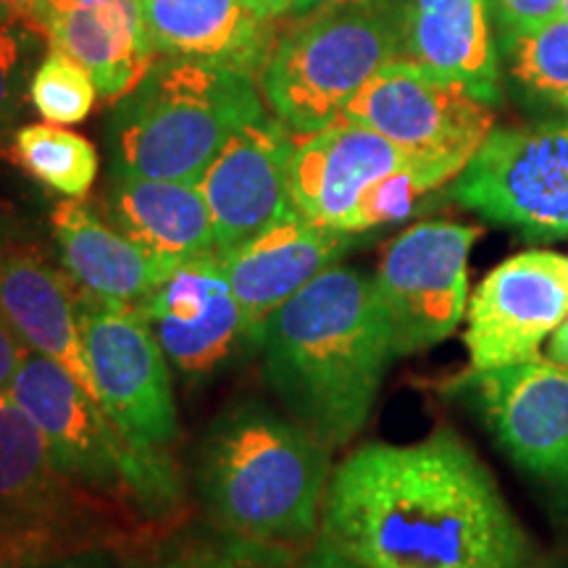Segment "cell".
<instances>
[{
    "label": "cell",
    "mask_w": 568,
    "mask_h": 568,
    "mask_svg": "<svg viewBox=\"0 0 568 568\" xmlns=\"http://www.w3.org/2000/svg\"><path fill=\"white\" fill-rule=\"evenodd\" d=\"M324 537L364 568H531L535 545L453 429L366 443L326 485Z\"/></svg>",
    "instance_id": "obj_1"
},
{
    "label": "cell",
    "mask_w": 568,
    "mask_h": 568,
    "mask_svg": "<svg viewBox=\"0 0 568 568\" xmlns=\"http://www.w3.org/2000/svg\"><path fill=\"white\" fill-rule=\"evenodd\" d=\"M258 347L284 414L329 450L364 429L395 358L374 280L343 264L290 297L266 322Z\"/></svg>",
    "instance_id": "obj_2"
},
{
    "label": "cell",
    "mask_w": 568,
    "mask_h": 568,
    "mask_svg": "<svg viewBox=\"0 0 568 568\" xmlns=\"http://www.w3.org/2000/svg\"><path fill=\"white\" fill-rule=\"evenodd\" d=\"M329 453L290 414L261 400L234 403L205 432L197 489L222 529L303 545L322 527Z\"/></svg>",
    "instance_id": "obj_3"
},
{
    "label": "cell",
    "mask_w": 568,
    "mask_h": 568,
    "mask_svg": "<svg viewBox=\"0 0 568 568\" xmlns=\"http://www.w3.org/2000/svg\"><path fill=\"white\" fill-rule=\"evenodd\" d=\"M264 116L253 77L161 55L111 113V169L197 184L226 142Z\"/></svg>",
    "instance_id": "obj_4"
},
{
    "label": "cell",
    "mask_w": 568,
    "mask_h": 568,
    "mask_svg": "<svg viewBox=\"0 0 568 568\" xmlns=\"http://www.w3.org/2000/svg\"><path fill=\"white\" fill-rule=\"evenodd\" d=\"M9 393L40 426L55 464L77 485L151 521L180 514L184 489L172 456L130 443L67 368L30 353Z\"/></svg>",
    "instance_id": "obj_5"
},
{
    "label": "cell",
    "mask_w": 568,
    "mask_h": 568,
    "mask_svg": "<svg viewBox=\"0 0 568 568\" xmlns=\"http://www.w3.org/2000/svg\"><path fill=\"white\" fill-rule=\"evenodd\" d=\"M406 59V11L322 9L295 17L276 38L261 90L293 134H314L343 119L376 71Z\"/></svg>",
    "instance_id": "obj_6"
},
{
    "label": "cell",
    "mask_w": 568,
    "mask_h": 568,
    "mask_svg": "<svg viewBox=\"0 0 568 568\" xmlns=\"http://www.w3.org/2000/svg\"><path fill=\"white\" fill-rule=\"evenodd\" d=\"M119 510L67 477L40 426L9 389L0 393V537L27 564H48L84 537L101 535L105 516Z\"/></svg>",
    "instance_id": "obj_7"
},
{
    "label": "cell",
    "mask_w": 568,
    "mask_h": 568,
    "mask_svg": "<svg viewBox=\"0 0 568 568\" xmlns=\"http://www.w3.org/2000/svg\"><path fill=\"white\" fill-rule=\"evenodd\" d=\"M343 119L458 176L495 130V105L466 84L443 80L410 59H397L364 84Z\"/></svg>",
    "instance_id": "obj_8"
},
{
    "label": "cell",
    "mask_w": 568,
    "mask_h": 568,
    "mask_svg": "<svg viewBox=\"0 0 568 568\" xmlns=\"http://www.w3.org/2000/svg\"><path fill=\"white\" fill-rule=\"evenodd\" d=\"M450 195L527 237H568V122L493 130L450 182Z\"/></svg>",
    "instance_id": "obj_9"
},
{
    "label": "cell",
    "mask_w": 568,
    "mask_h": 568,
    "mask_svg": "<svg viewBox=\"0 0 568 568\" xmlns=\"http://www.w3.org/2000/svg\"><path fill=\"white\" fill-rule=\"evenodd\" d=\"M479 237L474 224L418 222L389 240L372 280L395 358L429 351L464 322L468 255Z\"/></svg>",
    "instance_id": "obj_10"
},
{
    "label": "cell",
    "mask_w": 568,
    "mask_h": 568,
    "mask_svg": "<svg viewBox=\"0 0 568 568\" xmlns=\"http://www.w3.org/2000/svg\"><path fill=\"white\" fill-rule=\"evenodd\" d=\"M82 343L98 403L124 437L145 450H166L180 432L176 400L151 326L134 305L80 295Z\"/></svg>",
    "instance_id": "obj_11"
},
{
    "label": "cell",
    "mask_w": 568,
    "mask_h": 568,
    "mask_svg": "<svg viewBox=\"0 0 568 568\" xmlns=\"http://www.w3.org/2000/svg\"><path fill=\"white\" fill-rule=\"evenodd\" d=\"M568 316V258L524 251L497 264L466 308V351L474 372L542 358V343Z\"/></svg>",
    "instance_id": "obj_12"
},
{
    "label": "cell",
    "mask_w": 568,
    "mask_h": 568,
    "mask_svg": "<svg viewBox=\"0 0 568 568\" xmlns=\"http://www.w3.org/2000/svg\"><path fill=\"white\" fill-rule=\"evenodd\" d=\"M458 385L518 468L568 485V368L542 358L468 372Z\"/></svg>",
    "instance_id": "obj_13"
},
{
    "label": "cell",
    "mask_w": 568,
    "mask_h": 568,
    "mask_svg": "<svg viewBox=\"0 0 568 568\" xmlns=\"http://www.w3.org/2000/svg\"><path fill=\"white\" fill-rule=\"evenodd\" d=\"M169 364L209 376L251 347L243 308L216 253L176 264L138 305Z\"/></svg>",
    "instance_id": "obj_14"
},
{
    "label": "cell",
    "mask_w": 568,
    "mask_h": 568,
    "mask_svg": "<svg viewBox=\"0 0 568 568\" xmlns=\"http://www.w3.org/2000/svg\"><path fill=\"white\" fill-rule=\"evenodd\" d=\"M293 153V132L276 116H264L234 134L205 169L197 187L209 203L219 258L295 211L290 197Z\"/></svg>",
    "instance_id": "obj_15"
},
{
    "label": "cell",
    "mask_w": 568,
    "mask_h": 568,
    "mask_svg": "<svg viewBox=\"0 0 568 568\" xmlns=\"http://www.w3.org/2000/svg\"><path fill=\"white\" fill-rule=\"evenodd\" d=\"M414 161L368 126L345 122L295 140L290 197L295 213L324 230L355 234V216L376 190Z\"/></svg>",
    "instance_id": "obj_16"
},
{
    "label": "cell",
    "mask_w": 568,
    "mask_h": 568,
    "mask_svg": "<svg viewBox=\"0 0 568 568\" xmlns=\"http://www.w3.org/2000/svg\"><path fill=\"white\" fill-rule=\"evenodd\" d=\"M353 237L355 234L324 230L293 211L272 230L224 255L226 280L243 308L251 347L261 345L266 322L290 297L343 261L353 247Z\"/></svg>",
    "instance_id": "obj_17"
},
{
    "label": "cell",
    "mask_w": 568,
    "mask_h": 568,
    "mask_svg": "<svg viewBox=\"0 0 568 568\" xmlns=\"http://www.w3.org/2000/svg\"><path fill=\"white\" fill-rule=\"evenodd\" d=\"M0 314L32 353L67 368L98 400L82 343L77 284L38 247L11 240L0 251Z\"/></svg>",
    "instance_id": "obj_18"
},
{
    "label": "cell",
    "mask_w": 568,
    "mask_h": 568,
    "mask_svg": "<svg viewBox=\"0 0 568 568\" xmlns=\"http://www.w3.org/2000/svg\"><path fill=\"white\" fill-rule=\"evenodd\" d=\"M148 42L163 59L237 69L261 80L274 51V19L253 0H140Z\"/></svg>",
    "instance_id": "obj_19"
},
{
    "label": "cell",
    "mask_w": 568,
    "mask_h": 568,
    "mask_svg": "<svg viewBox=\"0 0 568 568\" xmlns=\"http://www.w3.org/2000/svg\"><path fill=\"white\" fill-rule=\"evenodd\" d=\"M61 266L80 295L98 303L138 305L176 264L155 258L151 251L98 216L82 201H63L51 213Z\"/></svg>",
    "instance_id": "obj_20"
},
{
    "label": "cell",
    "mask_w": 568,
    "mask_h": 568,
    "mask_svg": "<svg viewBox=\"0 0 568 568\" xmlns=\"http://www.w3.org/2000/svg\"><path fill=\"white\" fill-rule=\"evenodd\" d=\"M406 59L497 105L500 48L487 0H408Z\"/></svg>",
    "instance_id": "obj_21"
},
{
    "label": "cell",
    "mask_w": 568,
    "mask_h": 568,
    "mask_svg": "<svg viewBox=\"0 0 568 568\" xmlns=\"http://www.w3.org/2000/svg\"><path fill=\"white\" fill-rule=\"evenodd\" d=\"M40 32L51 48L88 69L105 101L124 98L159 59L148 42L140 0H95L53 11Z\"/></svg>",
    "instance_id": "obj_22"
},
{
    "label": "cell",
    "mask_w": 568,
    "mask_h": 568,
    "mask_svg": "<svg viewBox=\"0 0 568 568\" xmlns=\"http://www.w3.org/2000/svg\"><path fill=\"white\" fill-rule=\"evenodd\" d=\"M109 222L166 264L213 253L209 203L195 182L111 172Z\"/></svg>",
    "instance_id": "obj_23"
},
{
    "label": "cell",
    "mask_w": 568,
    "mask_h": 568,
    "mask_svg": "<svg viewBox=\"0 0 568 568\" xmlns=\"http://www.w3.org/2000/svg\"><path fill=\"white\" fill-rule=\"evenodd\" d=\"M13 155L27 174L69 201H82L98 180V151L61 124H27L13 132Z\"/></svg>",
    "instance_id": "obj_24"
},
{
    "label": "cell",
    "mask_w": 568,
    "mask_h": 568,
    "mask_svg": "<svg viewBox=\"0 0 568 568\" xmlns=\"http://www.w3.org/2000/svg\"><path fill=\"white\" fill-rule=\"evenodd\" d=\"M510 80L531 101L568 113V19L558 17L537 30L500 42Z\"/></svg>",
    "instance_id": "obj_25"
},
{
    "label": "cell",
    "mask_w": 568,
    "mask_h": 568,
    "mask_svg": "<svg viewBox=\"0 0 568 568\" xmlns=\"http://www.w3.org/2000/svg\"><path fill=\"white\" fill-rule=\"evenodd\" d=\"M151 568H297L287 545L219 529L174 542Z\"/></svg>",
    "instance_id": "obj_26"
},
{
    "label": "cell",
    "mask_w": 568,
    "mask_h": 568,
    "mask_svg": "<svg viewBox=\"0 0 568 568\" xmlns=\"http://www.w3.org/2000/svg\"><path fill=\"white\" fill-rule=\"evenodd\" d=\"M27 98L45 122L69 126L90 116V111L95 109L98 88L88 69L51 48V53L32 71Z\"/></svg>",
    "instance_id": "obj_27"
},
{
    "label": "cell",
    "mask_w": 568,
    "mask_h": 568,
    "mask_svg": "<svg viewBox=\"0 0 568 568\" xmlns=\"http://www.w3.org/2000/svg\"><path fill=\"white\" fill-rule=\"evenodd\" d=\"M24 27L0 21V140L11 132L24 101Z\"/></svg>",
    "instance_id": "obj_28"
},
{
    "label": "cell",
    "mask_w": 568,
    "mask_h": 568,
    "mask_svg": "<svg viewBox=\"0 0 568 568\" xmlns=\"http://www.w3.org/2000/svg\"><path fill=\"white\" fill-rule=\"evenodd\" d=\"M497 45L564 17V0H487Z\"/></svg>",
    "instance_id": "obj_29"
},
{
    "label": "cell",
    "mask_w": 568,
    "mask_h": 568,
    "mask_svg": "<svg viewBox=\"0 0 568 568\" xmlns=\"http://www.w3.org/2000/svg\"><path fill=\"white\" fill-rule=\"evenodd\" d=\"M30 353L32 351L24 345V339L17 335V329L0 314V393L11 387L13 376L19 374L21 364H24Z\"/></svg>",
    "instance_id": "obj_30"
},
{
    "label": "cell",
    "mask_w": 568,
    "mask_h": 568,
    "mask_svg": "<svg viewBox=\"0 0 568 568\" xmlns=\"http://www.w3.org/2000/svg\"><path fill=\"white\" fill-rule=\"evenodd\" d=\"M297 568H364L358 560L347 556L345 550H339L329 537H324L322 531L311 539L305 556L297 560Z\"/></svg>",
    "instance_id": "obj_31"
},
{
    "label": "cell",
    "mask_w": 568,
    "mask_h": 568,
    "mask_svg": "<svg viewBox=\"0 0 568 568\" xmlns=\"http://www.w3.org/2000/svg\"><path fill=\"white\" fill-rule=\"evenodd\" d=\"M322 9H382V11H408V0H295L290 17H305Z\"/></svg>",
    "instance_id": "obj_32"
},
{
    "label": "cell",
    "mask_w": 568,
    "mask_h": 568,
    "mask_svg": "<svg viewBox=\"0 0 568 568\" xmlns=\"http://www.w3.org/2000/svg\"><path fill=\"white\" fill-rule=\"evenodd\" d=\"M45 19V0H0V21L3 24L34 27L40 32Z\"/></svg>",
    "instance_id": "obj_33"
},
{
    "label": "cell",
    "mask_w": 568,
    "mask_h": 568,
    "mask_svg": "<svg viewBox=\"0 0 568 568\" xmlns=\"http://www.w3.org/2000/svg\"><path fill=\"white\" fill-rule=\"evenodd\" d=\"M545 358L568 368V316L566 322H560L558 329L552 332V337L548 339V353H545Z\"/></svg>",
    "instance_id": "obj_34"
},
{
    "label": "cell",
    "mask_w": 568,
    "mask_h": 568,
    "mask_svg": "<svg viewBox=\"0 0 568 568\" xmlns=\"http://www.w3.org/2000/svg\"><path fill=\"white\" fill-rule=\"evenodd\" d=\"M255 9L264 13L266 19H282V17H290L293 13V6L295 0H253Z\"/></svg>",
    "instance_id": "obj_35"
},
{
    "label": "cell",
    "mask_w": 568,
    "mask_h": 568,
    "mask_svg": "<svg viewBox=\"0 0 568 568\" xmlns=\"http://www.w3.org/2000/svg\"><path fill=\"white\" fill-rule=\"evenodd\" d=\"M24 566H30L27 564V558L13 548L9 539L0 537V568H24Z\"/></svg>",
    "instance_id": "obj_36"
},
{
    "label": "cell",
    "mask_w": 568,
    "mask_h": 568,
    "mask_svg": "<svg viewBox=\"0 0 568 568\" xmlns=\"http://www.w3.org/2000/svg\"><path fill=\"white\" fill-rule=\"evenodd\" d=\"M84 3H95V0H45V17H48V13H53V11L74 9V6H84ZM42 21H45V19H42Z\"/></svg>",
    "instance_id": "obj_37"
},
{
    "label": "cell",
    "mask_w": 568,
    "mask_h": 568,
    "mask_svg": "<svg viewBox=\"0 0 568 568\" xmlns=\"http://www.w3.org/2000/svg\"><path fill=\"white\" fill-rule=\"evenodd\" d=\"M11 240H13V234H11V224H9V219L0 216V251H3V247L9 245Z\"/></svg>",
    "instance_id": "obj_38"
},
{
    "label": "cell",
    "mask_w": 568,
    "mask_h": 568,
    "mask_svg": "<svg viewBox=\"0 0 568 568\" xmlns=\"http://www.w3.org/2000/svg\"><path fill=\"white\" fill-rule=\"evenodd\" d=\"M531 568H568V560L558 558V560H548V564H535Z\"/></svg>",
    "instance_id": "obj_39"
},
{
    "label": "cell",
    "mask_w": 568,
    "mask_h": 568,
    "mask_svg": "<svg viewBox=\"0 0 568 568\" xmlns=\"http://www.w3.org/2000/svg\"><path fill=\"white\" fill-rule=\"evenodd\" d=\"M24 568H82V566H74V564H59V566H51V564H40V566H24Z\"/></svg>",
    "instance_id": "obj_40"
},
{
    "label": "cell",
    "mask_w": 568,
    "mask_h": 568,
    "mask_svg": "<svg viewBox=\"0 0 568 568\" xmlns=\"http://www.w3.org/2000/svg\"><path fill=\"white\" fill-rule=\"evenodd\" d=\"M564 17L568 19V0H564Z\"/></svg>",
    "instance_id": "obj_41"
}]
</instances>
